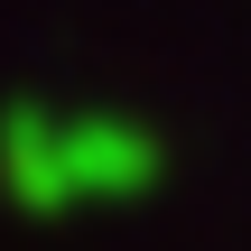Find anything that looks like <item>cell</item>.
I'll return each mask as SVG.
<instances>
[{
	"instance_id": "obj_1",
	"label": "cell",
	"mask_w": 251,
	"mask_h": 251,
	"mask_svg": "<svg viewBox=\"0 0 251 251\" xmlns=\"http://www.w3.org/2000/svg\"><path fill=\"white\" fill-rule=\"evenodd\" d=\"M0 177L19 205L65 214V205H102V196H130L140 177H158V140L112 112H28L0 140Z\"/></svg>"
}]
</instances>
